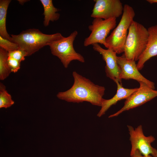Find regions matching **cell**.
Returning a JSON list of instances; mask_svg holds the SVG:
<instances>
[{
  "instance_id": "cell-10",
  "label": "cell",
  "mask_w": 157,
  "mask_h": 157,
  "mask_svg": "<svg viewBox=\"0 0 157 157\" xmlns=\"http://www.w3.org/2000/svg\"><path fill=\"white\" fill-rule=\"evenodd\" d=\"M117 62L119 69V77L122 79H133L139 82H143L151 88L155 89V84L145 78L139 71L135 61L126 58L123 55L117 56Z\"/></svg>"
},
{
  "instance_id": "cell-16",
  "label": "cell",
  "mask_w": 157,
  "mask_h": 157,
  "mask_svg": "<svg viewBox=\"0 0 157 157\" xmlns=\"http://www.w3.org/2000/svg\"><path fill=\"white\" fill-rule=\"evenodd\" d=\"M8 52L0 47V79L1 80H5L11 72L8 63Z\"/></svg>"
},
{
  "instance_id": "cell-13",
  "label": "cell",
  "mask_w": 157,
  "mask_h": 157,
  "mask_svg": "<svg viewBox=\"0 0 157 157\" xmlns=\"http://www.w3.org/2000/svg\"><path fill=\"white\" fill-rule=\"evenodd\" d=\"M115 82L117 86L116 93L110 99H104L101 106V109L97 115L99 117L104 115L111 106L115 104L119 101L126 99L138 89V88L131 89L125 88L122 86L118 81H116Z\"/></svg>"
},
{
  "instance_id": "cell-17",
  "label": "cell",
  "mask_w": 157,
  "mask_h": 157,
  "mask_svg": "<svg viewBox=\"0 0 157 157\" xmlns=\"http://www.w3.org/2000/svg\"><path fill=\"white\" fill-rule=\"evenodd\" d=\"M14 103L11 95L6 89L5 86L2 83L0 85V108H7Z\"/></svg>"
},
{
  "instance_id": "cell-23",
  "label": "cell",
  "mask_w": 157,
  "mask_h": 157,
  "mask_svg": "<svg viewBox=\"0 0 157 157\" xmlns=\"http://www.w3.org/2000/svg\"><path fill=\"white\" fill-rule=\"evenodd\" d=\"M147 1L150 4L157 3V0H147Z\"/></svg>"
},
{
  "instance_id": "cell-5",
  "label": "cell",
  "mask_w": 157,
  "mask_h": 157,
  "mask_svg": "<svg viewBox=\"0 0 157 157\" xmlns=\"http://www.w3.org/2000/svg\"><path fill=\"white\" fill-rule=\"evenodd\" d=\"M78 34L77 31H74L68 36L52 41L48 45L52 54L60 60L65 68H67L73 60L82 63L85 62L83 57L77 52L73 47L74 42Z\"/></svg>"
},
{
  "instance_id": "cell-7",
  "label": "cell",
  "mask_w": 157,
  "mask_h": 157,
  "mask_svg": "<svg viewBox=\"0 0 157 157\" xmlns=\"http://www.w3.org/2000/svg\"><path fill=\"white\" fill-rule=\"evenodd\" d=\"M116 23L115 18L106 19L94 18L92 24L88 26L91 33L85 39L84 46L87 47L94 44H100L106 48V38L110 31L116 27Z\"/></svg>"
},
{
  "instance_id": "cell-8",
  "label": "cell",
  "mask_w": 157,
  "mask_h": 157,
  "mask_svg": "<svg viewBox=\"0 0 157 157\" xmlns=\"http://www.w3.org/2000/svg\"><path fill=\"white\" fill-rule=\"evenodd\" d=\"M140 87L137 90L126 99L123 107L109 118L116 117L123 112L138 107L157 97V90L153 89L145 83L139 82Z\"/></svg>"
},
{
  "instance_id": "cell-14",
  "label": "cell",
  "mask_w": 157,
  "mask_h": 157,
  "mask_svg": "<svg viewBox=\"0 0 157 157\" xmlns=\"http://www.w3.org/2000/svg\"><path fill=\"white\" fill-rule=\"evenodd\" d=\"M44 8L43 24L45 27L48 26L50 22L58 20L60 14L58 13L59 9L54 7L52 0H40Z\"/></svg>"
},
{
  "instance_id": "cell-22",
  "label": "cell",
  "mask_w": 157,
  "mask_h": 157,
  "mask_svg": "<svg viewBox=\"0 0 157 157\" xmlns=\"http://www.w3.org/2000/svg\"><path fill=\"white\" fill-rule=\"evenodd\" d=\"M17 1L19 2V3L21 5H23L25 3L29 1V0H18Z\"/></svg>"
},
{
  "instance_id": "cell-1",
  "label": "cell",
  "mask_w": 157,
  "mask_h": 157,
  "mask_svg": "<svg viewBox=\"0 0 157 157\" xmlns=\"http://www.w3.org/2000/svg\"><path fill=\"white\" fill-rule=\"evenodd\" d=\"M74 82L71 87L66 91L58 93L59 99L68 102L79 103L84 101L101 106L105 88L94 84L89 79L73 72Z\"/></svg>"
},
{
  "instance_id": "cell-21",
  "label": "cell",
  "mask_w": 157,
  "mask_h": 157,
  "mask_svg": "<svg viewBox=\"0 0 157 157\" xmlns=\"http://www.w3.org/2000/svg\"><path fill=\"white\" fill-rule=\"evenodd\" d=\"M131 157H147L143 155L138 150H136L131 156Z\"/></svg>"
},
{
  "instance_id": "cell-9",
  "label": "cell",
  "mask_w": 157,
  "mask_h": 157,
  "mask_svg": "<svg viewBox=\"0 0 157 157\" xmlns=\"http://www.w3.org/2000/svg\"><path fill=\"white\" fill-rule=\"evenodd\" d=\"M90 16L104 19L117 18L123 13L124 6L119 0H95Z\"/></svg>"
},
{
  "instance_id": "cell-18",
  "label": "cell",
  "mask_w": 157,
  "mask_h": 157,
  "mask_svg": "<svg viewBox=\"0 0 157 157\" xmlns=\"http://www.w3.org/2000/svg\"><path fill=\"white\" fill-rule=\"evenodd\" d=\"M0 47L8 52L19 49L17 44L6 39L0 35Z\"/></svg>"
},
{
  "instance_id": "cell-11",
  "label": "cell",
  "mask_w": 157,
  "mask_h": 157,
  "mask_svg": "<svg viewBox=\"0 0 157 157\" xmlns=\"http://www.w3.org/2000/svg\"><path fill=\"white\" fill-rule=\"evenodd\" d=\"M94 50L101 54L106 65L105 72L107 77L115 82L118 81L121 84L119 77V69L117 62V53L110 49L102 48L98 44L92 45Z\"/></svg>"
},
{
  "instance_id": "cell-19",
  "label": "cell",
  "mask_w": 157,
  "mask_h": 157,
  "mask_svg": "<svg viewBox=\"0 0 157 157\" xmlns=\"http://www.w3.org/2000/svg\"><path fill=\"white\" fill-rule=\"evenodd\" d=\"M8 56L16 60L20 63L25 60V57L27 56V55L25 51L19 49L8 52Z\"/></svg>"
},
{
  "instance_id": "cell-20",
  "label": "cell",
  "mask_w": 157,
  "mask_h": 157,
  "mask_svg": "<svg viewBox=\"0 0 157 157\" xmlns=\"http://www.w3.org/2000/svg\"><path fill=\"white\" fill-rule=\"evenodd\" d=\"M8 62L9 66L11 72L16 73L18 71L20 68V63L16 60L8 57Z\"/></svg>"
},
{
  "instance_id": "cell-6",
  "label": "cell",
  "mask_w": 157,
  "mask_h": 157,
  "mask_svg": "<svg viewBox=\"0 0 157 157\" xmlns=\"http://www.w3.org/2000/svg\"><path fill=\"white\" fill-rule=\"evenodd\" d=\"M127 127L131 144L130 156L138 150L145 156L157 157V150L151 145L155 140L154 137L152 135L145 136L142 125L135 129L130 125H128Z\"/></svg>"
},
{
  "instance_id": "cell-2",
  "label": "cell",
  "mask_w": 157,
  "mask_h": 157,
  "mask_svg": "<svg viewBox=\"0 0 157 157\" xmlns=\"http://www.w3.org/2000/svg\"><path fill=\"white\" fill-rule=\"evenodd\" d=\"M11 42L17 44L19 49L25 51L27 56L32 55L50 42L64 37L60 33L48 34L39 29H29L17 35L11 34Z\"/></svg>"
},
{
  "instance_id": "cell-15",
  "label": "cell",
  "mask_w": 157,
  "mask_h": 157,
  "mask_svg": "<svg viewBox=\"0 0 157 157\" xmlns=\"http://www.w3.org/2000/svg\"><path fill=\"white\" fill-rule=\"evenodd\" d=\"M11 0H0V35L11 41V37L8 33L6 26L7 9Z\"/></svg>"
},
{
  "instance_id": "cell-4",
  "label": "cell",
  "mask_w": 157,
  "mask_h": 157,
  "mask_svg": "<svg viewBox=\"0 0 157 157\" xmlns=\"http://www.w3.org/2000/svg\"><path fill=\"white\" fill-rule=\"evenodd\" d=\"M135 15L133 8L129 5L125 4L119 23L106 38L107 49L112 50L117 54L124 52L128 30Z\"/></svg>"
},
{
  "instance_id": "cell-12",
  "label": "cell",
  "mask_w": 157,
  "mask_h": 157,
  "mask_svg": "<svg viewBox=\"0 0 157 157\" xmlns=\"http://www.w3.org/2000/svg\"><path fill=\"white\" fill-rule=\"evenodd\" d=\"M147 30L149 34L147 44L136 64L139 70L142 69L147 60L157 56V24L149 27Z\"/></svg>"
},
{
  "instance_id": "cell-3",
  "label": "cell",
  "mask_w": 157,
  "mask_h": 157,
  "mask_svg": "<svg viewBox=\"0 0 157 157\" xmlns=\"http://www.w3.org/2000/svg\"><path fill=\"white\" fill-rule=\"evenodd\" d=\"M148 37L147 29L133 20L129 28L124 46L125 57L135 61L138 60L146 49Z\"/></svg>"
}]
</instances>
